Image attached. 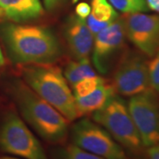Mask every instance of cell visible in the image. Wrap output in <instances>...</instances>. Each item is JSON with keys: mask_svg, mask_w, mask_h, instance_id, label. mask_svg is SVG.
<instances>
[{"mask_svg": "<svg viewBox=\"0 0 159 159\" xmlns=\"http://www.w3.org/2000/svg\"><path fill=\"white\" fill-rule=\"evenodd\" d=\"M0 37L13 64L27 66L53 64L62 54V48L51 29L42 26L5 23Z\"/></svg>", "mask_w": 159, "mask_h": 159, "instance_id": "6da1fadb", "label": "cell"}, {"mask_svg": "<svg viewBox=\"0 0 159 159\" xmlns=\"http://www.w3.org/2000/svg\"><path fill=\"white\" fill-rule=\"evenodd\" d=\"M11 90L22 118L43 140L51 143H60L66 139L68 120L58 111L22 80H14Z\"/></svg>", "mask_w": 159, "mask_h": 159, "instance_id": "7a4b0ae2", "label": "cell"}, {"mask_svg": "<svg viewBox=\"0 0 159 159\" xmlns=\"http://www.w3.org/2000/svg\"><path fill=\"white\" fill-rule=\"evenodd\" d=\"M23 81L49 102L68 121L78 118L75 98L61 70L52 64L27 65L22 68Z\"/></svg>", "mask_w": 159, "mask_h": 159, "instance_id": "3957f363", "label": "cell"}, {"mask_svg": "<svg viewBox=\"0 0 159 159\" xmlns=\"http://www.w3.org/2000/svg\"><path fill=\"white\" fill-rule=\"evenodd\" d=\"M92 118L126 149L137 153L143 147L127 104L118 95L114 94L102 108L92 113Z\"/></svg>", "mask_w": 159, "mask_h": 159, "instance_id": "277c9868", "label": "cell"}, {"mask_svg": "<svg viewBox=\"0 0 159 159\" xmlns=\"http://www.w3.org/2000/svg\"><path fill=\"white\" fill-rule=\"evenodd\" d=\"M0 149L24 159H48L39 141L17 114H6L0 126Z\"/></svg>", "mask_w": 159, "mask_h": 159, "instance_id": "5b68a950", "label": "cell"}, {"mask_svg": "<svg viewBox=\"0 0 159 159\" xmlns=\"http://www.w3.org/2000/svg\"><path fill=\"white\" fill-rule=\"evenodd\" d=\"M74 145L102 159H128L124 148L102 126L88 119L77 121L71 129Z\"/></svg>", "mask_w": 159, "mask_h": 159, "instance_id": "8992f818", "label": "cell"}, {"mask_svg": "<svg viewBox=\"0 0 159 159\" xmlns=\"http://www.w3.org/2000/svg\"><path fill=\"white\" fill-rule=\"evenodd\" d=\"M111 85L115 93L129 97L150 89L148 61L142 52L127 51L122 55Z\"/></svg>", "mask_w": 159, "mask_h": 159, "instance_id": "52a82bcc", "label": "cell"}, {"mask_svg": "<svg viewBox=\"0 0 159 159\" xmlns=\"http://www.w3.org/2000/svg\"><path fill=\"white\" fill-rule=\"evenodd\" d=\"M127 108L143 147L159 143V101L156 92L150 89L132 97Z\"/></svg>", "mask_w": 159, "mask_h": 159, "instance_id": "ba28073f", "label": "cell"}, {"mask_svg": "<svg viewBox=\"0 0 159 159\" xmlns=\"http://www.w3.org/2000/svg\"><path fill=\"white\" fill-rule=\"evenodd\" d=\"M123 20L125 36L143 55L152 57L159 50V15L138 12Z\"/></svg>", "mask_w": 159, "mask_h": 159, "instance_id": "9c48e42d", "label": "cell"}, {"mask_svg": "<svg viewBox=\"0 0 159 159\" xmlns=\"http://www.w3.org/2000/svg\"><path fill=\"white\" fill-rule=\"evenodd\" d=\"M123 19H117L94 37L92 61L98 73L106 74L113 58L124 45L125 39Z\"/></svg>", "mask_w": 159, "mask_h": 159, "instance_id": "30bf717a", "label": "cell"}, {"mask_svg": "<svg viewBox=\"0 0 159 159\" xmlns=\"http://www.w3.org/2000/svg\"><path fill=\"white\" fill-rule=\"evenodd\" d=\"M63 33L69 51L76 60L89 58L93 48L94 35L85 20L76 15L70 16L64 26Z\"/></svg>", "mask_w": 159, "mask_h": 159, "instance_id": "8fae6325", "label": "cell"}, {"mask_svg": "<svg viewBox=\"0 0 159 159\" xmlns=\"http://www.w3.org/2000/svg\"><path fill=\"white\" fill-rule=\"evenodd\" d=\"M0 9L5 17L15 23L31 21L43 14L40 0H0Z\"/></svg>", "mask_w": 159, "mask_h": 159, "instance_id": "7c38bea8", "label": "cell"}, {"mask_svg": "<svg viewBox=\"0 0 159 159\" xmlns=\"http://www.w3.org/2000/svg\"><path fill=\"white\" fill-rule=\"evenodd\" d=\"M115 94L113 87L105 81H102L92 93L88 96L75 98V104L78 117L94 113L101 109L109 99Z\"/></svg>", "mask_w": 159, "mask_h": 159, "instance_id": "4fadbf2b", "label": "cell"}, {"mask_svg": "<svg viewBox=\"0 0 159 159\" xmlns=\"http://www.w3.org/2000/svg\"><path fill=\"white\" fill-rule=\"evenodd\" d=\"M90 14L86 24L94 37L118 19V12L108 0H92Z\"/></svg>", "mask_w": 159, "mask_h": 159, "instance_id": "5bb4252c", "label": "cell"}, {"mask_svg": "<svg viewBox=\"0 0 159 159\" xmlns=\"http://www.w3.org/2000/svg\"><path fill=\"white\" fill-rule=\"evenodd\" d=\"M96 75L97 74L92 67L89 58L71 61L66 66L64 72L65 78L72 87L75 85L77 82L80 81L81 80Z\"/></svg>", "mask_w": 159, "mask_h": 159, "instance_id": "9a60e30c", "label": "cell"}, {"mask_svg": "<svg viewBox=\"0 0 159 159\" xmlns=\"http://www.w3.org/2000/svg\"><path fill=\"white\" fill-rule=\"evenodd\" d=\"M114 9L125 14L147 12L148 11L146 0H109Z\"/></svg>", "mask_w": 159, "mask_h": 159, "instance_id": "2e32d148", "label": "cell"}, {"mask_svg": "<svg viewBox=\"0 0 159 159\" xmlns=\"http://www.w3.org/2000/svg\"><path fill=\"white\" fill-rule=\"evenodd\" d=\"M56 159H102L94 154L89 153L74 144L58 149Z\"/></svg>", "mask_w": 159, "mask_h": 159, "instance_id": "e0dca14e", "label": "cell"}, {"mask_svg": "<svg viewBox=\"0 0 159 159\" xmlns=\"http://www.w3.org/2000/svg\"><path fill=\"white\" fill-rule=\"evenodd\" d=\"M103 80L104 79H102L97 75L81 80L80 81L77 82L75 85L72 87L74 90L73 94H74V98L88 96L89 94H90L95 90Z\"/></svg>", "mask_w": 159, "mask_h": 159, "instance_id": "ac0fdd59", "label": "cell"}, {"mask_svg": "<svg viewBox=\"0 0 159 159\" xmlns=\"http://www.w3.org/2000/svg\"><path fill=\"white\" fill-rule=\"evenodd\" d=\"M148 69L150 89L159 94V50L148 62Z\"/></svg>", "mask_w": 159, "mask_h": 159, "instance_id": "d6986e66", "label": "cell"}, {"mask_svg": "<svg viewBox=\"0 0 159 159\" xmlns=\"http://www.w3.org/2000/svg\"><path fill=\"white\" fill-rule=\"evenodd\" d=\"M91 11V7L90 6L85 3V2H80L79 3L76 7H75V13H76V16H78L82 20H85L88 18V16L90 14Z\"/></svg>", "mask_w": 159, "mask_h": 159, "instance_id": "ffe728a7", "label": "cell"}, {"mask_svg": "<svg viewBox=\"0 0 159 159\" xmlns=\"http://www.w3.org/2000/svg\"><path fill=\"white\" fill-rule=\"evenodd\" d=\"M147 159H159V143L148 148Z\"/></svg>", "mask_w": 159, "mask_h": 159, "instance_id": "44dd1931", "label": "cell"}, {"mask_svg": "<svg viewBox=\"0 0 159 159\" xmlns=\"http://www.w3.org/2000/svg\"><path fill=\"white\" fill-rule=\"evenodd\" d=\"M148 10L155 11L159 14V0H146Z\"/></svg>", "mask_w": 159, "mask_h": 159, "instance_id": "7402d4cb", "label": "cell"}, {"mask_svg": "<svg viewBox=\"0 0 159 159\" xmlns=\"http://www.w3.org/2000/svg\"><path fill=\"white\" fill-rule=\"evenodd\" d=\"M62 0H43V4L48 11L53 10Z\"/></svg>", "mask_w": 159, "mask_h": 159, "instance_id": "603a6c76", "label": "cell"}, {"mask_svg": "<svg viewBox=\"0 0 159 159\" xmlns=\"http://www.w3.org/2000/svg\"><path fill=\"white\" fill-rule=\"evenodd\" d=\"M5 63V59H4V56H3V53L1 51V48H0V67L4 65Z\"/></svg>", "mask_w": 159, "mask_h": 159, "instance_id": "cb8c5ba5", "label": "cell"}, {"mask_svg": "<svg viewBox=\"0 0 159 159\" xmlns=\"http://www.w3.org/2000/svg\"><path fill=\"white\" fill-rule=\"evenodd\" d=\"M0 159H20L17 157H1Z\"/></svg>", "mask_w": 159, "mask_h": 159, "instance_id": "d4e9b609", "label": "cell"}, {"mask_svg": "<svg viewBox=\"0 0 159 159\" xmlns=\"http://www.w3.org/2000/svg\"><path fill=\"white\" fill-rule=\"evenodd\" d=\"M3 18H5V16H4V14H3V11H1V9H0V20H1Z\"/></svg>", "mask_w": 159, "mask_h": 159, "instance_id": "484cf974", "label": "cell"}, {"mask_svg": "<svg viewBox=\"0 0 159 159\" xmlns=\"http://www.w3.org/2000/svg\"><path fill=\"white\" fill-rule=\"evenodd\" d=\"M72 1H73V3H77L79 0H72Z\"/></svg>", "mask_w": 159, "mask_h": 159, "instance_id": "4316f807", "label": "cell"}]
</instances>
